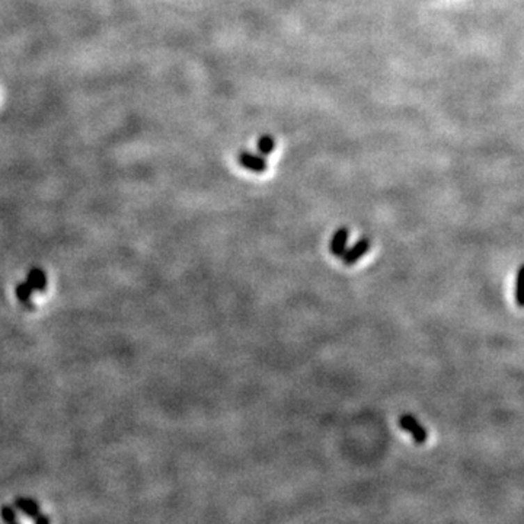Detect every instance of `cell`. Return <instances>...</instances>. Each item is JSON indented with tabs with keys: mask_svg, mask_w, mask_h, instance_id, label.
Wrapping results in <instances>:
<instances>
[{
	"mask_svg": "<svg viewBox=\"0 0 524 524\" xmlns=\"http://www.w3.org/2000/svg\"><path fill=\"white\" fill-rule=\"evenodd\" d=\"M15 507L18 508V510L25 514L26 517L33 518L34 524H51V520L49 516H44L41 513V508L38 505V502L33 498H17L15 500Z\"/></svg>",
	"mask_w": 524,
	"mask_h": 524,
	"instance_id": "obj_1",
	"label": "cell"
},
{
	"mask_svg": "<svg viewBox=\"0 0 524 524\" xmlns=\"http://www.w3.org/2000/svg\"><path fill=\"white\" fill-rule=\"evenodd\" d=\"M399 425L406 433H409L418 444H424L427 441V430L417 421V418L411 414H405L399 418Z\"/></svg>",
	"mask_w": 524,
	"mask_h": 524,
	"instance_id": "obj_2",
	"label": "cell"
},
{
	"mask_svg": "<svg viewBox=\"0 0 524 524\" xmlns=\"http://www.w3.org/2000/svg\"><path fill=\"white\" fill-rule=\"evenodd\" d=\"M369 249H370V241L367 239V237H361V239H358L351 248L344 252V255L341 257L342 262L345 265H353L366 255V252Z\"/></svg>",
	"mask_w": 524,
	"mask_h": 524,
	"instance_id": "obj_3",
	"label": "cell"
},
{
	"mask_svg": "<svg viewBox=\"0 0 524 524\" xmlns=\"http://www.w3.org/2000/svg\"><path fill=\"white\" fill-rule=\"evenodd\" d=\"M239 164L244 168H246L248 170L257 172V173L267 170V161L264 159V156L258 154V153L248 152V150L241 152V154H239Z\"/></svg>",
	"mask_w": 524,
	"mask_h": 524,
	"instance_id": "obj_4",
	"label": "cell"
},
{
	"mask_svg": "<svg viewBox=\"0 0 524 524\" xmlns=\"http://www.w3.org/2000/svg\"><path fill=\"white\" fill-rule=\"evenodd\" d=\"M349 239V232L347 228H341L335 232V235L332 236L331 241V252L332 255H335L337 258H341L344 255V252L347 251V244Z\"/></svg>",
	"mask_w": 524,
	"mask_h": 524,
	"instance_id": "obj_5",
	"label": "cell"
},
{
	"mask_svg": "<svg viewBox=\"0 0 524 524\" xmlns=\"http://www.w3.org/2000/svg\"><path fill=\"white\" fill-rule=\"evenodd\" d=\"M25 281L31 285V289L34 292H44L47 289V276L40 267H34L33 269H29Z\"/></svg>",
	"mask_w": 524,
	"mask_h": 524,
	"instance_id": "obj_6",
	"label": "cell"
},
{
	"mask_svg": "<svg viewBox=\"0 0 524 524\" xmlns=\"http://www.w3.org/2000/svg\"><path fill=\"white\" fill-rule=\"evenodd\" d=\"M34 290L31 289V285L26 281H22L17 285V297L25 306H31V296H33Z\"/></svg>",
	"mask_w": 524,
	"mask_h": 524,
	"instance_id": "obj_7",
	"label": "cell"
},
{
	"mask_svg": "<svg viewBox=\"0 0 524 524\" xmlns=\"http://www.w3.org/2000/svg\"><path fill=\"white\" fill-rule=\"evenodd\" d=\"M516 303L520 308H524V264L520 267L517 281H516Z\"/></svg>",
	"mask_w": 524,
	"mask_h": 524,
	"instance_id": "obj_8",
	"label": "cell"
},
{
	"mask_svg": "<svg viewBox=\"0 0 524 524\" xmlns=\"http://www.w3.org/2000/svg\"><path fill=\"white\" fill-rule=\"evenodd\" d=\"M274 148H276V141H274L273 136L265 134V136L260 137V140H258V150L261 152L262 156L271 154L273 150H274Z\"/></svg>",
	"mask_w": 524,
	"mask_h": 524,
	"instance_id": "obj_9",
	"label": "cell"
},
{
	"mask_svg": "<svg viewBox=\"0 0 524 524\" xmlns=\"http://www.w3.org/2000/svg\"><path fill=\"white\" fill-rule=\"evenodd\" d=\"M0 517H2L5 524H19L17 518V513H15V510L10 505L0 507Z\"/></svg>",
	"mask_w": 524,
	"mask_h": 524,
	"instance_id": "obj_10",
	"label": "cell"
}]
</instances>
